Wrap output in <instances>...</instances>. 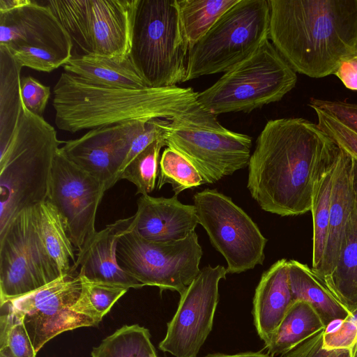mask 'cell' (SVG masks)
<instances>
[{"instance_id":"6","label":"cell","mask_w":357,"mask_h":357,"mask_svg":"<svg viewBox=\"0 0 357 357\" xmlns=\"http://www.w3.org/2000/svg\"><path fill=\"white\" fill-rule=\"evenodd\" d=\"M297 82L296 72L268 39L255 52L198 93L199 104L217 116L280 100Z\"/></svg>"},{"instance_id":"10","label":"cell","mask_w":357,"mask_h":357,"mask_svg":"<svg viewBox=\"0 0 357 357\" xmlns=\"http://www.w3.org/2000/svg\"><path fill=\"white\" fill-rule=\"evenodd\" d=\"M70 36L79 55L129 57L138 0H48L43 2Z\"/></svg>"},{"instance_id":"23","label":"cell","mask_w":357,"mask_h":357,"mask_svg":"<svg viewBox=\"0 0 357 357\" xmlns=\"http://www.w3.org/2000/svg\"><path fill=\"white\" fill-rule=\"evenodd\" d=\"M63 69L66 73L95 86L126 89L147 87L130 57L121 61L100 56H73L63 66Z\"/></svg>"},{"instance_id":"20","label":"cell","mask_w":357,"mask_h":357,"mask_svg":"<svg viewBox=\"0 0 357 357\" xmlns=\"http://www.w3.org/2000/svg\"><path fill=\"white\" fill-rule=\"evenodd\" d=\"M354 158L339 147L335 162L328 239L322 267L317 277L321 281L335 268L350 218L354 195Z\"/></svg>"},{"instance_id":"27","label":"cell","mask_w":357,"mask_h":357,"mask_svg":"<svg viewBox=\"0 0 357 357\" xmlns=\"http://www.w3.org/2000/svg\"><path fill=\"white\" fill-rule=\"evenodd\" d=\"M39 231L43 243L58 266L61 275H75V248L59 211L48 200L34 206Z\"/></svg>"},{"instance_id":"16","label":"cell","mask_w":357,"mask_h":357,"mask_svg":"<svg viewBox=\"0 0 357 357\" xmlns=\"http://www.w3.org/2000/svg\"><path fill=\"white\" fill-rule=\"evenodd\" d=\"M105 192L98 180L70 161L59 149L46 200L61 213L77 252L96 232V213Z\"/></svg>"},{"instance_id":"11","label":"cell","mask_w":357,"mask_h":357,"mask_svg":"<svg viewBox=\"0 0 357 357\" xmlns=\"http://www.w3.org/2000/svg\"><path fill=\"white\" fill-rule=\"evenodd\" d=\"M203 252L194 231L169 242L149 241L130 227L119 238V266L144 286L182 294L198 275Z\"/></svg>"},{"instance_id":"24","label":"cell","mask_w":357,"mask_h":357,"mask_svg":"<svg viewBox=\"0 0 357 357\" xmlns=\"http://www.w3.org/2000/svg\"><path fill=\"white\" fill-rule=\"evenodd\" d=\"M288 277L293 301H303L311 305L327 327L350 314L307 264L289 260Z\"/></svg>"},{"instance_id":"14","label":"cell","mask_w":357,"mask_h":357,"mask_svg":"<svg viewBox=\"0 0 357 357\" xmlns=\"http://www.w3.org/2000/svg\"><path fill=\"white\" fill-rule=\"evenodd\" d=\"M227 268L208 265L180 295L177 310L167 324L159 349L174 357H197L210 334L219 301L218 285Z\"/></svg>"},{"instance_id":"35","label":"cell","mask_w":357,"mask_h":357,"mask_svg":"<svg viewBox=\"0 0 357 357\" xmlns=\"http://www.w3.org/2000/svg\"><path fill=\"white\" fill-rule=\"evenodd\" d=\"M313 109L320 129L357 162V134L328 113L317 108Z\"/></svg>"},{"instance_id":"32","label":"cell","mask_w":357,"mask_h":357,"mask_svg":"<svg viewBox=\"0 0 357 357\" xmlns=\"http://www.w3.org/2000/svg\"><path fill=\"white\" fill-rule=\"evenodd\" d=\"M160 172L156 187L158 190L171 184L175 195L186 189L197 188L204 184L197 169L177 151L167 147L160 160Z\"/></svg>"},{"instance_id":"13","label":"cell","mask_w":357,"mask_h":357,"mask_svg":"<svg viewBox=\"0 0 357 357\" xmlns=\"http://www.w3.org/2000/svg\"><path fill=\"white\" fill-rule=\"evenodd\" d=\"M193 200L198 222L225 259L227 273H240L263 264L267 239L230 197L206 188L195 193Z\"/></svg>"},{"instance_id":"25","label":"cell","mask_w":357,"mask_h":357,"mask_svg":"<svg viewBox=\"0 0 357 357\" xmlns=\"http://www.w3.org/2000/svg\"><path fill=\"white\" fill-rule=\"evenodd\" d=\"M326 328L311 305L303 301H294L265 346L271 356H284Z\"/></svg>"},{"instance_id":"40","label":"cell","mask_w":357,"mask_h":357,"mask_svg":"<svg viewBox=\"0 0 357 357\" xmlns=\"http://www.w3.org/2000/svg\"><path fill=\"white\" fill-rule=\"evenodd\" d=\"M203 357H273L268 354L261 352L246 351L241 352L235 354H211L204 356Z\"/></svg>"},{"instance_id":"18","label":"cell","mask_w":357,"mask_h":357,"mask_svg":"<svg viewBox=\"0 0 357 357\" xmlns=\"http://www.w3.org/2000/svg\"><path fill=\"white\" fill-rule=\"evenodd\" d=\"M132 220V215L120 219L96 231L78 252L73 273H75L79 268L78 275L92 282L128 289L143 287L119 266L116 258L119 238L130 227Z\"/></svg>"},{"instance_id":"37","label":"cell","mask_w":357,"mask_h":357,"mask_svg":"<svg viewBox=\"0 0 357 357\" xmlns=\"http://www.w3.org/2000/svg\"><path fill=\"white\" fill-rule=\"evenodd\" d=\"M6 347H9L15 357H36V353L20 314L6 333L0 337V349Z\"/></svg>"},{"instance_id":"33","label":"cell","mask_w":357,"mask_h":357,"mask_svg":"<svg viewBox=\"0 0 357 357\" xmlns=\"http://www.w3.org/2000/svg\"><path fill=\"white\" fill-rule=\"evenodd\" d=\"M165 146L164 139L149 144L124 168L120 180L126 179L133 183L137 188L136 194L143 195L151 193L155 188L160 152Z\"/></svg>"},{"instance_id":"26","label":"cell","mask_w":357,"mask_h":357,"mask_svg":"<svg viewBox=\"0 0 357 357\" xmlns=\"http://www.w3.org/2000/svg\"><path fill=\"white\" fill-rule=\"evenodd\" d=\"M22 68L10 51L0 46V150L7 146L22 112Z\"/></svg>"},{"instance_id":"29","label":"cell","mask_w":357,"mask_h":357,"mask_svg":"<svg viewBox=\"0 0 357 357\" xmlns=\"http://www.w3.org/2000/svg\"><path fill=\"white\" fill-rule=\"evenodd\" d=\"M189 48L199 40L217 20L238 0H177Z\"/></svg>"},{"instance_id":"19","label":"cell","mask_w":357,"mask_h":357,"mask_svg":"<svg viewBox=\"0 0 357 357\" xmlns=\"http://www.w3.org/2000/svg\"><path fill=\"white\" fill-rule=\"evenodd\" d=\"M132 216L133 229L143 238L156 242L183 239L199 224L195 206L181 203L175 195L169 198L142 195Z\"/></svg>"},{"instance_id":"5","label":"cell","mask_w":357,"mask_h":357,"mask_svg":"<svg viewBox=\"0 0 357 357\" xmlns=\"http://www.w3.org/2000/svg\"><path fill=\"white\" fill-rule=\"evenodd\" d=\"M188 50L177 0H138L129 57L147 87L184 82Z\"/></svg>"},{"instance_id":"36","label":"cell","mask_w":357,"mask_h":357,"mask_svg":"<svg viewBox=\"0 0 357 357\" xmlns=\"http://www.w3.org/2000/svg\"><path fill=\"white\" fill-rule=\"evenodd\" d=\"M50 88L41 84L31 76L21 78V96L24 106L33 114L43 116Z\"/></svg>"},{"instance_id":"28","label":"cell","mask_w":357,"mask_h":357,"mask_svg":"<svg viewBox=\"0 0 357 357\" xmlns=\"http://www.w3.org/2000/svg\"><path fill=\"white\" fill-rule=\"evenodd\" d=\"M335 162L317 181L312 199L310 209L313 222L312 269L317 275L319 274L322 267L328 239Z\"/></svg>"},{"instance_id":"4","label":"cell","mask_w":357,"mask_h":357,"mask_svg":"<svg viewBox=\"0 0 357 357\" xmlns=\"http://www.w3.org/2000/svg\"><path fill=\"white\" fill-rule=\"evenodd\" d=\"M61 143L54 128L23 105L12 137L0 150V232L18 213L47 199Z\"/></svg>"},{"instance_id":"39","label":"cell","mask_w":357,"mask_h":357,"mask_svg":"<svg viewBox=\"0 0 357 357\" xmlns=\"http://www.w3.org/2000/svg\"><path fill=\"white\" fill-rule=\"evenodd\" d=\"M334 75L346 88L357 91V56L344 61Z\"/></svg>"},{"instance_id":"21","label":"cell","mask_w":357,"mask_h":357,"mask_svg":"<svg viewBox=\"0 0 357 357\" xmlns=\"http://www.w3.org/2000/svg\"><path fill=\"white\" fill-rule=\"evenodd\" d=\"M292 302L288 260L281 259L262 274L253 298L254 324L264 344L269 340Z\"/></svg>"},{"instance_id":"7","label":"cell","mask_w":357,"mask_h":357,"mask_svg":"<svg viewBox=\"0 0 357 357\" xmlns=\"http://www.w3.org/2000/svg\"><path fill=\"white\" fill-rule=\"evenodd\" d=\"M268 0H238L188 50L185 82L227 72L269 39Z\"/></svg>"},{"instance_id":"17","label":"cell","mask_w":357,"mask_h":357,"mask_svg":"<svg viewBox=\"0 0 357 357\" xmlns=\"http://www.w3.org/2000/svg\"><path fill=\"white\" fill-rule=\"evenodd\" d=\"M147 121H134L89 130L79 138L63 142L59 151L105 187L119 180L133 139Z\"/></svg>"},{"instance_id":"2","label":"cell","mask_w":357,"mask_h":357,"mask_svg":"<svg viewBox=\"0 0 357 357\" xmlns=\"http://www.w3.org/2000/svg\"><path fill=\"white\" fill-rule=\"evenodd\" d=\"M269 39L295 72L335 74L357 56V0H268Z\"/></svg>"},{"instance_id":"15","label":"cell","mask_w":357,"mask_h":357,"mask_svg":"<svg viewBox=\"0 0 357 357\" xmlns=\"http://www.w3.org/2000/svg\"><path fill=\"white\" fill-rule=\"evenodd\" d=\"M81 290L78 274L68 275L10 300L22 317L36 354L46 342L64 331L97 326L93 319L73 310Z\"/></svg>"},{"instance_id":"41","label":"cell","mask_w":357,"mask_h":357,"mask_svg":"<svg viewBox=\"0 0 357 357\" xmlns=\"http://www.w3.org/2000/svg\"><path fill=\"white\" fill-rule=\"evenodd\" d=\"M0 357H15L8 347L0 349Z\"/></svg>"},{"instance_id":"34","label":"cell","mask_w":357,"mask_h":357,"mask_svg":"<svg viewBox=\"0 0 357 357\" xmlns=\"http://www.w3.org/2000/svg\"><path fill=\"white\" fill-rule=\"evenodd\" d=\"M325 350L347 349L357 357V308L332 329L324 331L321 344Z\"/></svg>"},{"instance_id":"9","label":"cell","mask_w":357,"mask_h":357,"mask_svg":"<svg viewBox=\"0 0 357 357\" xmlns=\"http://www.w3.org/2000/svg\"><path fill=\"white\" fill-rule=\"evenodd\" d=\"M165 142L190 162L207 184L248 167L251 156V137L227 130L204 108L169 121Z\"/></svg>"},{"instance_id":"8","label":"cell","mask_w":357,"mask_h":357,"mask_svg":"<svg viewBox=\"0 0 357 357\" xmlns=\"http://www.w3.org/2000/svg\"><path fill=\"white\" fill-rule=\"evenodd\" d=\"M0 46L22 67L50 73L73 56L71 38L43 2L0 0Z\"/></svg>"},{"instance_id":"31","label":"cell","mask_w":357,"mask_h":357,"mask_svg":"<svg viewBox=\"0 0 357 357\" xmlns=\"http://www.w3.org/2000/svg\"><path fill=\"white\" fill-rule=\"evenodd\" d=\"M79 278L82 283V290L73 306V310L91 318L98 326L114 304L129 289L121 286L92 282L80 276Z\"/></svg>"},{"instance_id":"3","label":"cell","mask_w":357,"mask_h":357,"mask_svg":"<svg viewBox=\"0 0 357 357\" xmlns=\"http://www.w3.org/2000/svg\"><path fill=\"white\" fill-rule=\"evenodd\" d=\"M53 93L55 123L72 133L134 121H172L203 108L198 93L191 87L108 88L86 83L66 72Z\"/></svg>"},{"instance_id":"30","label":"cell","mask_w":357,"mask_h":357,"mask_svg":"<svg viewBox=\"0 0 357 357\" xmlns=\"http://www.w3.org/2000/svg\"><path fill=\"white\" fill-rule=\"evenodd\" d=\"M92 357H160L149 331L138 324L125 325L94 347Z\"/></svg>"},{"instance_id":"12","label":"cell","mask_w":357,"mask_h":357,"mask_svg":"<svg viewBox=\"0 0 357 357\" xmlns=\"http://www.w3.org/2000/svg\"><path fill=\"white\" fill-rule=\"evenodd\" d=\"M61 277L42 240L34 206L22 210L0 232V304Z\"/></svg>"},{"instance_id":"22","label":"cell","mask_w":357,"mask_h":357,"mask_svg":"<svg viewBox=\"0 0 357 357\" xmlns=\"http://www.w3.org/2000/svg\"><path fill=\"white\" fill-rule=\"evenodd\" d=\"M354 181L353 206L338 261L332 273L321 280L349 312L357 308V162L355 160Z\"/></svg>"},{"instance_id":"38","label":"cell","mask_w":357,"mask_h":357,"mask_svg":"<svg viewBox=\"0 0 357 357\" xmlns=\"http://www.w3.org/2000/svg\"><path fill=\"white\" fill-rule=\"evenodd\" d=\"M309 105L328 113L357 134V104L313 98Z\"/></svg>"},{"instance_id":"1","label":"cell","mask_w":357,"mask_h":357,"mask_svg":"<svg viewBox=\"0 0 357 357\" xmlns=\"http://www.w3.org/2000/svg\"><path fill=\"white\" fill-rule=\"evenodd\" d=\"M338 152L317 123L303 118L268 121L250 158L247 188L266 212L304 214L311 209L317 181Z\"/></svg>"}]
</instances>
